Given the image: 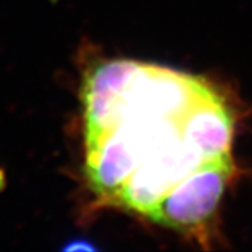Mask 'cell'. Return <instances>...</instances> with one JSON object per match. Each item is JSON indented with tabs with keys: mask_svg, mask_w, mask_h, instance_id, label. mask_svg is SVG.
<instances>
[{
	"mask_svg": "<svg viewBox=\"0 0 252 252\" xmlns=\"http://www.w3.org/2000/svg\"><path fill=\"white\" fill-rule=\"evenodd\" d=\"M206 161L210 160L203 158L182 137L162 144L144 157L118 190L111 206L125 207L149 217L178 182Z\"/></svg>",
	"mask_w": 252,
	"mask_h": 252,
	"instance_id": "1",
	"label": "cell"
},
{
	"mask_svg": "<svg viewBox=\"0 0 252 252\" xmlns=\"http://www.w3.org/2000/svg\"><path fill=\"white\" fill-rule=\"evenodd\" d=\"M231 175V156L206 161L178 182L149 217L175 230H203L215 215Z\"/></svg>",
	"mask_w": 252,
	"mask_h": 252,
	"instance_id": "2",
	"label": "cell"
},
{
	"mask_svg": "<svg viewBox=\"0 0 252 252\" xmlns=\"http://www.w3.org/2000/svg\"><path fill=\"white\" fill-rule=\"evenodd\" d=\"M181 135L206 160L231 156L233 118L216 91L184 115Z\"/></svg>",
	"mask_w": 252,
	"mask_h": 252,
	"instance_id": "3",
	"label": "cell"
},
{
	"mask_svg": "<svg viewBox=\"0 0 252 252\" xmlns=\"http://www.w3.org/2000/svg\"><path fill=\"white\" fill-rule=\"evenodd\" d=\"M76 248H81V250H94V245H91V244L87 241V243L84 244L80 243L79 245H67L64 250H73V251H74Z\"/></svg>",
	"mask_w": 252,
	"mask_h": 252,
	"instance_id": "4",
	"label": "cell"
}]
</instances>
